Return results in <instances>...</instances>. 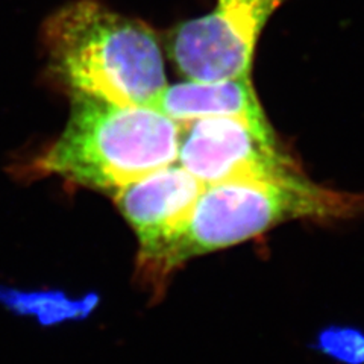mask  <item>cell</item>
<instances>
[{
    "mask_svg": "<svg viewBox=\"0 0 364 364\" xmlns=\"http://www.w3.org/2000/svg\"><path fill=\"white\" fill-rule=\"evenodd\" d=\"M363 210L364 196L316 184L302 172L205 186L159 258L146 290L156 301L167 290L170 277L188 259L252 240L278 225L352 218Z\"/></svg>",
    "mask_w": 364,
    "mask_h": 364,
    "instance_id": "1",
    "label": "cell"
},
{
    "mask_svg": "<svg viewBox=\"0 0 364 364\" xmlns=\"http://www.w3.org/2000/svg\"><path fill=\"white\" fill-rule=\"evenodd\" d=\"M43 40L50 70L72 95L151 107L167 87L154 31L96 0L60 8L46 21Z\"/></svg>",
    "mask_w": 364,
    "mask_h": 364,
    "instance_id": "2",
    "label": "cell"
},
{
    "mask_svg": "<svg viewBox=\"0 0 364 364\" xmlns=\"http://www.w3.org/2000/svg\"><path fill=\"white\" fill-rule=\"evenodd\" d=\"M181 124L152 107L72 95L67 127L40 168L102 191L123 188L178 159Z\"/></svg>",
    "mask_w": 364,
    "mask_h": 364,
    "instance_id": "3",
    "label": "cell"
},
{
    "mask_svg": "<svg viewBox=\"0 0 364 364\" xmlns=\"http://www.w3.org/2000/svg\"><path fill=\"white\" fill-rule=\"evenodd\" d=\"M286 0H218L211 13L181 23L166 49L188 81L213 82L252 75L261 32Z\"/></svg>",
    "mask_w": 364,
    "mask_h": 364,
    "instance_id": "4",
    "label": "cell"
},
{
    "mask_svg": "<svg viewBox=\"0 0 364 364\" xmlns=\"http://www.w3.org/2000/svg\"><path fill=\"white\" fill-rule=\"evenodd\" d=\"M178 161L203 186L301 172L281 149L273 129H259L234 117H208L181 124Z\"/></svg>",
    "mask_w": 364,
    "mask_h": 364,
    "instance_id": "5",
    "label": "cell"
},
{
    "mask_svg": "<svg viewBox=\"0 0 364 364\" xmlns=\"http://www.w3.org/2000/svg\"><path fill=\"white\" fill-rule=\"evenodd\" d=\"M203 188L184 167L170 164L114 193V202L139 238L135 279L143 289Z\"/></svg>",
    "mask_w": 364,
    "mask_h": 364,
    "instance_id": "6",
    "label": "cell"
},
{
    "mask_svg": "<svg viewBox=\"0 0 364 364\" xmlns=\"http://www.w3.org/2000/svg\"><path fill=\"white\" fill-rule=\"evenodd\" d=\"M151 107L179 124L208 117H234L259 129H272L257 96L252 75L213 82L188 81L167 85Z\"/></svg>",
    "mask_w": 364,
    "mask_h": 364,
    "instance_id": "7",
    "label": "cell"
},
{
    "mask_svg": "<svg viewBox=\"0 0 364 364\" xmlns=\"http://www.w3.org/2000/svg\"><path fill=\"white\" fill-rule=\"evenodd\" d=\"M316 348L345 364H364V333L355 328L331 326L321 333Z\"/></svg>",
    "mask_w": 364,
    "mask_h": 364,
    "instance_id": "8",
    "label": "cell"
}]
</instances>
